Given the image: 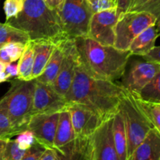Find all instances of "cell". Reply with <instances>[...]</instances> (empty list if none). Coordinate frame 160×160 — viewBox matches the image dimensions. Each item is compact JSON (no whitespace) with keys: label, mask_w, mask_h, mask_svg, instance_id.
Masks as SVG:
<instances>
[{"label":"cell","mask_w":160,"mask_h":160,"mask_svg":"<svg viewBox=\"0 0 160 160\" xmlns=\"http://www.w3.org/2000/svg\"><path fill=\"white\" fill-rule=\"evenodd\" d=\"M126 92L114 81L92 78L77 64L73 82L64 97L68 103L88 106L105 120L119 110L120 101Z\"/></svg>","instance_id":"obj_1"},{"label":"cell","mask_w":160,"mask_h":160,"mask_svg":"<svg viewBox=\"0 0 160 160\" xmlns=\"http://www.w3.org/2000/svg\"><path fill=\"white\" fill-rule=\"evenodd\" d=\"M78 65L90 77L115 81L120 79L131 56L129 50L103 45L88 36L75 38Z\"/></svg>","instance_id":"obj_2"},{"label":"cell","mask_w":160,"mask_h":160,"mask_svg":"<svg viewBox=\"0 0 160 160\" xmlns=\"http://www.w3.org/2000/svg\"><path fill=\"white\" fill-rule=\"evenodd\" d=\"M6 22L25 31L30 41L45 40L58 44L68 39L58 12L50 9L44 0H25L23 10Z\"/></svg>","instance_id":"obj_3"},{"label":"cell","mask_w":160,"mask_h":160,"mask_svg":"<svg viewBox=\"0 0 160 160\" xmlns=\"http://www.w3.org/2000/svg\"><path fill=\"white\" fill-rule=\"evenodd\" d=\"M11 86L0 98V109L5 112L13 126L21 132L33 114V96L35 79L22 81L17 78L9 81Z\"/></svg>","instance_id":"obj_4"},{"label":"cell","mask_w":160,"mask_h":160,"mask_svg":"<svg viewBox=\"0 0 160 160\" xmlns=\"http://www.w3.org/2000/svg\"><path fill=\"white\" fill-rule=\"evenodd\" d=\"M123 117L128 139V157L132 155L135 148L142 142L148 131L154 128L135 95L127 92L119 106Z\"/></svg>","instance_id":"obj_5"},{"label":"cell","mask_w":160,"mask_h":160,"mask_svg":"<svg viewBox=\"0 0 160 160\" xmlns=\"http://www.w3.org/2000/svg\"><path fill=\"white\" fill-rule=\"evenodd\" d=\"M157 19L153 14L145 11H128L121 14L115 29L116 48L127 51L132 41L144 30L156 24Z\"/></svg>","instance_id":"obj_6"},{"label":"cell","mask_w":160,"mask_h":160,"mask_svg":"<svg viewBox=\"0 0 160 160\" xmlns=\"http://www.w3.org/2000/svg\"><path fill=\"white\" fill-rule=\"evenodd\" d=\"M58 14L67 38L88 36L93 12L86 0H65Z\"/></svg>","instance_id":"obj_7"},{"label":"cell","mask_w":160,"mask_h":160,"mask_svg":"<svg viewBox=\"0 0 160 160\" xmlns=\"http://www.w3.org/2000/svg\"><path fill=\"white\" fill-rule=\"evenodd\" d=\"M134 58L131 55L122 74L120 85L126 92L132 95H138L142 89L159 71V62Z\"/></svg>","instance_id":"obj_8"},{"label":"cell","mask_w":160,"mask_h":160,"mask_svg":"<svg viewBox=\"0 0 160 160\" xmlns=\"http://www.w3.org/2000/svg\"><path fill=\"white\" fill-rule=\"evenodd\" d=\"M118 17L117 8L93 13L91 17L88 36L101 45L113 46Z\"/></svg>","instance_id":"obj_9"},{"label":"cell","mask_w":160,"mask_h":160,"mask_svg":"<svg viewBox=\"0 0 160 160\" xmlns=\"http://www.w3.org/2000/svg\"><path fill=\"white\" fill-rule=\"evenodd\" d=\"M113 116L103 120L90 136L92 160H119L112 133Z\"/></svg>","instance_id":"obj_10"},{"label":"cell","mask_w":160,"mask_h":160,"mask_svg":"<svg viewBox=\"0 0 160 160\" xmlns=\"http://www.w3.org/2000/svg\"><path fill=\"white\" fill-rule=\"evenodd\" d=\"M68 105L65 97L56 92L51 84L40 82L35 79L33 96V114L61 112L67 109Z\"/></svg>","instance_id":"obj_11"},{"label":"cell","mask_w":160,"mask_h":160,"mask_svg":"<svg viewBox=\"0 0 160 160\" xmlns=\"http://www.w3.org/2000/svg\"><path fill=\"white\" fill-rule=\"evenodd\" d=\"M59 112L34 113L27 124L26 129L31 131L36 142L45 148H55L54 140Z\"/></svg>","instance_id":"obj_12"},{"label":"cell","mask_w":160,"mask_h":160,"mask_svg":"<svg viewBox=\"0 0 160 160\" xmlns=\"http://www.w3.org/2000/svg\"><path fill=\"white\" fill-rule=\"evenodd\" d=\"M71 122L76 138H89L103 121L96 112L81 103H69Z\"/></svg>","instance_id":"obj_13"},{"label":"cell","mask_w":160,"mask_h":160,"mask_svg":"<svg viewBox=\"0 0 160 160\" xmlns=\"http://www.w3.org/2000/svg\"><path fill=\"white\" fill-rule=\"evenodd\" d=\"M77 64V52L73 39H68L65 43L64 56L59 73L52 87L59 95L65 96L70 89L75 74Z\"/></svg>","instance_id":"obj_14"},{"label":"cell","mask_w":160,"mask_h":160,"mask_svg":"<svg viewBox=\"0 0 160 160\" xmlns=\"http://www.w3.org/2000/svg\"><path fill=\"white\" fill-rule=\"evenodd\" d=\"M128 160H160V131L153 128Z\"/></svg>","instance_id":"obj_15"},{"label":"cell","mask_w":160,"mask_h":160,"mask_svg":"<svg viewBox=\"0 0 160 160\" xmlns=\"http://www.w3.org/2000/svg\"><path fill=\"white\" fill-rule=\"evenodd\" d=\"M57 151L60 153L62 159L92 160L90 137L75 138Z\"/></svg>","instance_id":"obj_16"},{"label":"cell","mask_w":160,"mask_h":160,"mask_svg":"<svg viewBox=\"0 0 160 160\" xmlns=\"http://www.w3.org/2000/svg\"><path fill=\"white\" fill-rule=\"evenodd\" d=\"M32 42L34 43V65L31 80H34L43 73L56 44L45 40Z\"/></svg>","instance_id":"obj_17"},{"label":"cell","mask_w":160,"mask_h":160,"mask_svg":"<svg viewBox=\"0 0 160 160\" xmlns=\"http://www.w3.org/2000/svg\"><path fill=\"white\" fill-rule=\"evenodd\" d=\"M159 36L156 25H152L132 41L128 50L134 56H145L156 46V41Z\"/></svg>","instance_id":"obj_18"},{"label":"cell","mask_w":160,"mask_h":160,"mask_svg":"<svg viewBox=\"0 0 160 160\" xmlns=\"http://www.w3.org/2000/svg\"><path fill=\"white\" fill-rule=\"evenodd\" d=\"M66 42L67 40L56 44L43 73L38 78H36L37 81L45 83V84H51V85L54 82L59 73L61 63L63 59Z\"/></svg>","instance_id":"obj_19"},{"label":"cell","mask_w":160,"mask_h":160,"mask_svg":"<svg viewBox=\"0 0 160 160\" xmlns=\"http://www.w3.org/2000/svg\"><path fill=\"white\" fill-rule=\"evenodd\" d=\"M76 138L73 125L71 122L70 111L65 109L59 112L56 136H55L54 145L56 150L64 146Z\"/></svg>","instance_id":"obj_20"},{"label":"cell","mask_w":160,"mask_h":160,"mask_svg":"<svg viewBox=\"0 0 160 160\" xmlns=\"http://www.w3.org/2000/svg\"><path fill=\"white\" fill-rule=\"evenodd\" d=\"M112 133L116 152L119 160H127L128 157V139L124 122L120 109L113 115Z\"/></svg>","instance_id":"obj_21"},{"label":"cell","mask_w":160,"mask_h":160,"mask_svg":"<svg viewBox=\"0 0 160 160\" xmlns=\"http://www.w3.org/2000/svg\"><path fill=\"white\" fill-rule=\"evenodd\" d=\"M33 65H34V43L29 41L25 44L24 49L18 59L19 73L17 78L22 81L31 80Z\"/></svg>","instance_id":"obj_22"},{"label":"cell","mask_w":160,"mask_h":160,"mask_svg":"<svg viewBox=\"0 0 160 160\" xmlns=\"http://www.w3.org/2000/svg\"><path fill=\"white\" fill-rule=\"evenodd\" d=\"M30 41L29 35L25 31H21L6 22L0 23V48L9 42L28 43Z\"/></svg>","instance_id":"obj_23"},{"label":"cell","mask_w":160,"mask_h":160,"mask_svg":"<svg viewBox=\"0 0 160 160\" xmlns=\"http://www.w3.org/2000/svg\"><path fill=\"white\" fill-rule=\"evenodd\" d=\"M145 102L160 103V70L152 79L142 89L138 95H134Z\"/></svg>","instance_id":"obj_24"},{"label":"cell","mask_w":160,"mask_h":160,"mask_svg":"<svg viewBox=\"0 0 160 160\" xmlns=\"http://www.w3.org/2000/svg\"><path fill=\"white\" fill-rule=\"evenodd\" d=\"M129 11H145L160 20V0H134Z\"/></svg>","instance_id":"obj_25"},{"label":"cell","mask_w":160,"mask_h":160,"mask_svg":"<svg viewBox=\"0 0 160 160\" xmlns=\"http://www.w3.org/2000/svg\"><path fill=\"white\" fill-rule=\"evenodd\" d=\"M20 132L13 126L8 116L0 109V139H11Z\"/></svg>","instance_id":"obj_26"},{"label":"cell","mask_w":160,"mask_h":160,"mask_svg":"<svg viewBox=\"0 0 160 160\" xmlns=\"http://www.w3.org/2000/svg\"><path fill=\"white\" fill-rule=\"evenodd\" d=\"M136 98L138 100L139 104L141 105L142 109L145 110L148 117H149L155 128H157L160 131V109L158 105L156 103L148 102L143 101V100L138 98L137 96H136Z\"/></svg>","instance_id":"obj_27"},{"label":"cell","mask_w":160,"mask_h":160,"mask_svg":"<svg viewBox=\"0 0 160 160\" xmlns=\"http://www.w3.org/2000/svg\"><path fill=\"white\" fill-rule=\"evenodd\" d=\"M25 150L21 149L15 140L9 139L6 142L2 160H22Z\"/></svg>","instance_id":"obj_28"},{"label":"cell","mask_w":160,"mask_h":160,"mask_svg":"<svg viewBox=\"0 0 160 160\" xmlns=\"http://www.w3.org/2000/svg\"><path fill=\"white\" fill-rule=\"evenodd\" d=\"M25 0H6L3 4L6 20L15 17L23 9Z\"/></svg>","instance_id":"obj_29"},{"label":"cell","mask_w":160,"mask_h":160,"mask_svg":"<svg viewBox=\"0 0 160 160\" xmlns=\"http://www.w3.org/2000/svg\"><path fill=\"white\" fill-rule=\"evenodd\" d=\"M25 44L21 42H9L3 46L5 50L7 52L8 56L10 58L11 62H17L21 56L24 49Z\"/></svg>","instance_id":"obj_30"},{"label":"cell","mask_w":160,"mask_h":160,"mask_svg":"<svg viewBox=\"0 0 160 160\" xmlns=\"http://www.w3.org/2000/svg\"><path fill=\"white\" fill-rule=\"evenodd\" d=\"M93 13L117 8V2L113 0H86Z\"/></svg>","instance_id":"obj_31"},{"label":"cell","mask_w":160,"mask_h":160,"mask_svg":"<svg viewBox=\"0 0 160 160\" xmlns=\"http://www.w3.org/2000/svg\"><path fill=\"white\" fill-rule=\"evenodd\" d=\"M15 141L21 149L26 150L34 144L35 139H34L32 132L29 130L26 129L17 134V138Z\"/></svg>","instance_id":"obj_32"},{"label":"cell","mask_w":160,"mask_h":160,"mask_svg":"<svg viewBox=\"0 0 160 160\" xmlns=\"http://www.w3.org/2000/svg\"><path fill=\"white\" fill-rule=\"evenodd\" d=\"M45 148L38 142H34L30 148L25 150L24 156L22 160H40Z\"/></svg>","instance_id":"obj_33"},{"label":"cell","mask_w":160,"mask_h":160,"mask_svg":"<svg viewBox=\"0 0 160 160\" xmlns=\"http://www.w3.org/2000/svg\"><path fill=\"white\" fill-rule=\"evenodd\" d=\"M62 159L60 153L56 148H45V151L42 153L40 160H61Z\"/></svg>","instance_id":"obj_34"},{"label":"cell","mask_w":160,"mask_h":160,"mask_svg":"<svg viewBox=\"0 0 160 160\" xmlns=\"http://www.w3.org/2000/svg\"><path fill=\"white\" fill-rule=\"evenodd\" d=\"M134 0H117V12L118 17L124 12H128L131 9ZM119 18V17H118Z\"/></svg>","instance_id":"obj_35"},{"label":"cell","mask_w":160,"mask_h":160,"mask_svg":"<svg viewBox=\"0 0 160 160\" xmlns=\"http://www.w3.org/2000/svg\"><path fill=\"white\" fill-rule=\"evenodd\" d=\"M146 60L152 62H159L160 63V46H155L149 52L143 56H141Z\"/></svg>","instance_id":"obj_36"},{"label":"cell","mask_w":160,"mask_h":160,"mask_svg":"<svg viewBox=\"0 0 160 160\" xmlns=\"http://www.w3.org/2000/svg\"><path fill=\"white\" fill-rule=\"evenodd\" d=\"M6 74L9 77V78L12 79V78H17L19 73V67H18V62L16 63L15 62H9V63L6 64V70H5ZM9 80V81H10Z\"/></svg>","instance_id":"obj_37"},{"label":"cell","mask_w":160,"mask_h":160,"mask_svg":"<svg viewBox=\"0 0 160 160\" xmlns=\"http://www.w3.org/2000/svg\"><path fill=\"white\" fill-rule=\"evenodd\" d=\"M44 2L50 9L58 12L62 9L65 0H44Z\"/></svg>","instance_id":"obj_38"},{"label":"cell","mask_w":160,"mask_h":160,"mask_svg":"<svg viewBox=\"0 0 160 160\" xmlns=\"http://www.w3.org/2000/svg\"><path fill=\"white\" fill-rule=\"evenodd\" d=\"M0 61H2V62H6V63L12 62L10 60V58L8 56L7 52H6V51L3 47L0 48Z\"/></svg>","instance_id":"obj_39"},{"label":"cell","mask_w":160,"mask_h":160,"mask_svg":"<svg viewBox=\"0 0 160 160\" xmlns=\"http://www.w3.org/2000/svg\"><path fill=\"white\" fill-rule=\"evenodd\" d=\"M9 140V139H8ZM8 140H4V139H0V160H2L3 153H4L5 148H6V142Z\"/></svg>","instance_id":"obj_40"},{"label":"cell","mask_w":160,"mask_h":160,"mask_svg":"<svg viewBox=\"0 0 160 160\" xmlns=\"http://www.w3.org/2000/svg\"><path fill=\"white\" fill-rule=\"evenodd\" d=\"M10 78L6 73V72H2V73H0V83L5 82V81H9Z\"/></svg>","instance_id":"obj_41"},{"label":"cell","mask_w":160,"mask_h":160,"mask_svg":"<svg viewBox=\"0 0 160 160\" xmlns=\"http://www.w3.org/2000/svg\"><path fill=\"white\" fill-rule=\"evenodd\" d=\"M6 62H2V61H0V73H2V72H5V70H6Z\"/></svg>","instance_id":"obj_42"},{"label":"cell","mask_w":160,"mask_h":160,"mask_svg":"<svg viewBox=\"0 0 160 160\" xmlns=\"http://www.w3.org/2000/svg\"><path fill=\"white\" fill-rule=\"evenodd\" d=\"M156 28H157L158 34H159V35L160 36V20H158V21L156 22Z\"/></svg>","instance_id":"obj_43"},{"label":"cell","mask_w":160,"mask_h":160,"mask_svg":"<svg viewBox=\"0 0 160 160\" xmlns=\"http://www.w3.org/2000/svg\"><path fill=\"white\" fill-rule=\"evenodd\" d=\"M158 106H159V109H160V103H158Z\"/></svg>","instance_id":"obj_44"},{"label":"cell","mask_w":160,"mask_h":160,"mask_svg":"<svg viewBox=\"0 0 160 160\" xmlns=\"http://www.w3.org/2000/svg\"><path fill=\"white\" fill-rule=\"evenodd\" d=\"M113 1H114V2H117V0H113Z\"/></svg>","instance_id":"obj_45"}]
</instances>
